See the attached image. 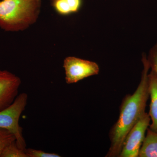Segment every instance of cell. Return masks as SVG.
<instances>
[{
    "label": "cell",
    "mask_w": 157,
    "mask_h": 157,
    "mask_svg": "<svg viewBox=\"0 0 157 157\" xmlns=\"http://www.w3.org/2000/svg\"><path fill=\"white\" fill-rule=\"evenodd\" d=\"M141 60L143 69L140 83L133 94H127L123 99L118 119L109 131L110 145L106 157H118L128 133L146 113L149 98L148 74L150 68L144 54Z\"/></svg>",
    "instance_id": "1"
},
{
    "label": "cell",
    "mask_w": 157,
    "mask_h": 157,
    "mask_svg": "<svg viewBox=\"0 0 157 157\" xmlns=\"http://www.w3.org/2000/svg\"><path fill=\"white\" fill-rule=\"evenodd\" d=\"M42 0L0 1V28L7 32L24 30L36 21Z\"/></svg>",
    "instance_id": "2"
},
{
    "label": "cell",
    "mask_w": 157,
    "mask_h": 157,
    "mask_svg": "<svg viewBox=\"0 0 157 157\" xmlns=\"http://www.w3.org/2000/svg\"><path fill=\"white\" fill-rule=\"evenodd\" d=\"M28 99V96L26 93H21L10 106L0 111V128L12 133L16 138L17 146L23 150L26 148V144L19 121L21 115L27 104Z\"/></svg>",
    "instance_id": "3"
},
{
    "label": "cell",
    "mask_w": 157,
    "mask_h": 157,
    "mask_svg": "<svg viewBox=\"0 0 157 157\" xmlns=\"http://www.w3.org/2000/svg\"><path fill=\"white\" fill-rule=\"evenodd\" d=\"M63 67L66 83L68 84L77 83L90 76L98 75L100 71L99 66L95 62L74 56L66 57Z\"/></svg>",
    "instance_id": "4"
},
{
    "label": "cell",
    "mask_w": 157,
    "mask_h": 157,
    "mask_svg": "<svg viewBox=\"0 0 157 157\" xmlns=\"http://www.w3.org/2000/svg\"><path fill=\"white\" fill-rule=\"evenodd\" d=\"M150 122V117L145 113L128 133L118 157H138Z\"/></svg>",
    "instance_id": "5"
},
{
    "label": "cell",
    "mask_w": 157,
    "mask_h": 157,
    "mask_svg": "<svg viewBox=\"0 0 157 157\" xmlns=\"http://www.w3.org/2000/svg\"><path fill=\"white\" fill-rule=\"evenodd\" d=\"M21 83L18 76L7 70H0V111L14 102Z\"/></svg>",
    "instance_id": "6"
},
{
    "label": "cell",
    "mask_w": 157,
    "mask_h": 157,
    "mask_svg": "<svg viewBox=\"0 0 157 157\" xmlns=\"http://www.w3.org/2000/svg\"><path fill=\"white\" fill-rule=\"evenodd\" d=\"M148 82L151 99L148 114L151 122L149 128L157 133V77L152 70L148 74Z\"/></svg>",
    "instance_id": "7"
},
{
    "label": "cell",
    "mask_w": 157,
    "mask_h": 157,
    "mask_svg": "<svg viewBox=\"0 0 157 157\" xmlns=\"http://www.w3.org/2000/svg\"><path fill=\"white\" fill-rule=\"evenodd\" d=\"M139 157H157V133L147 129Z\"/></svg>",
    "instance_id": "8"
},
{
    "label": "cell",
    "mask_w": 157,
    "mask_h": 157,
    "mask_svg": "<svg viewBox=\"0 0 157 157\" xmlns=\"http://www.w3.org/2000/svg\"><path fill=\"white\" fill-rule=\"evenodd\" d=\"M52 4L58 14L67 15L77 12L81 8L82 0H54Z\"/></svg>",
    "instance_id": "9"
},
{
    "label": "cell",
    "mask_w": 157,
    "mask_h": 157,
    "mask_svg": "<svg viewBox=\"0 0 157 157\" xmlns=\"http://www.w3.org/2000/svg\"><path fill=\"white\" fill-rule=\"evenodd\" d=\"M25 150L19 148L15 140L5 147L0 157H28Z\"/></svg>",
    "instance_id": "10"
},
{
    "label": "cell",
    "mask_w": 157,
    "mask_h": 157,
    "mask_svg": "<svg viewBox=\"0 0 157 157\" xmlns=\"http://www.w3.org/2000/svg\"><path fill=\"white\" fill-rule=\"evenodd\" d=\"M15 140L16 138L12 133L0 128V155L6 146Z\"/></svg>",
    "instance_id": "11"
},
{
    "label": "cell",
    "mask_w": 157,
    "mask_h": 157,
    "mask_svg": "<svg viewBox=\"0 0 157 157\" xmlns=\"http://www.w3.org/2000/svg\"><path fill=\"white\" fill-rule=\"evenodd\" d=\"M147 58L150 68L154 72L157 77V43L150 51Z\"/></svg>",
    "instance_id": "12"
},
{
    "label": "cell",
    "mask_w": 157,
    "mask_h": 157,
    "mask_svg": "<svg viewBox=\"0 0 157 157\" xmlns=\"http://www.w3.org/2000/svg\"><path fill=\"white\" fill-rule=\"evenodd\" d=\"M28 157H61L57 154L46 152L43 151L33 148H26L25 150Z\"/></svg>",
    "instance_id": "13"
},
{
    "label": "cell",
    "mask_w": 157,
    "mask_h": 157,
    "mask_svg": "<svg viewBox=\"0 0 157 157\" xmlns=\"http://www.w3.org/2000/svg\"><path fill=\"white\" fill-rule=\"evenodd\" d=\"M50 1H51V2H53V1H54V0H50Z\"/></svg>",
    "instance_id": "14"
}]
</instances>
